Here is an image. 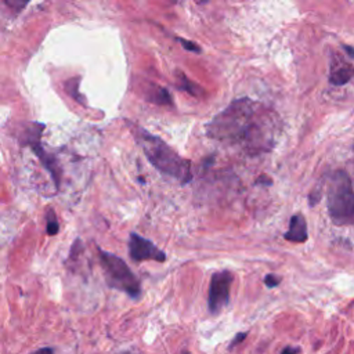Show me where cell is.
I'll list each match as a JSON object with an SVG mask.
<instances>
[{
  "mask_svg": "<svg viewBox=\"0 0 354 354\" xmlns=\"http://www.w3.org/2000/svg\"><path fill=\"white\" fill-rule=\"evenodd\" d=\"M279 131L277 113L264 104L238 98L217 113L206 126V136L235 147L250 156L270 152Z\"/></svg>",
  "mask_w": 354,
  "mask_h": 354,
  "instance_id": "cell-1",
  "label": "cell"
},
{
  "mask_svg": "<svg viewBox=\"0 0 354 354\" xmlns=\"http://www.w3.org/2000/svg\"><path fill=\"white\" fill-rule=\"evenodd\" d=\"M131 136L136 142L142 149L148 162L159 170L162 174L173 177L180 181V184H187L192 180L191 162L181 158L169 144L162 138L151 134L148 130L142 129L136 123H129Z\"/></svg>",
  "mask_w": 354,
  "mask_h": 354,
  "instance_id": "cell-2",
  "label": "cell"
},
{
  "mask_svg": "<svg viewBox=\"0 0 354 354\" xmlns=\"http://www.w3.org/2000/svg\"><path fill=\"white\" fill-rule=\"evenodd\" d=\"M326 206L329 217L336 225L354 224V189L346 171L336 170L329 174Z\"/></svg>",
  "mask_w": 354,
  "mask_h": 354,
  "instance_id": "cell-3",
  "label": "cell"
},
{
  "mask_svg": "<svg viewBox=\"0 0 354 354\" xmlns=\"http://www.w3.org/2000/svg\"><path fill=\"white\" fill-rule=\"evenodd\" d=\"M97 250H98V259L104 271L106 285L112 289L124 292L133 299L140 297L141 296L140 279L130 270L126 261L119 256L111 252H106L104 249L98 248Z\"/></svg>",
  "mask_w": 354,
  "mask_h": 354,
  "instance_id": "cell-4",
  "label": "cell"
},
{
  "mask_svg": "<svg viewBox=\"0 0 354 354\" xmlns=\"http://www.w3.org/2000/svg\"><path fill=\"white\" fill-rule=\"evenodd\" d=\"M44 124L39 122H33L28 124V127L24 130L21 136V145L29 147L37 156V159L41 162L43 167L50 173L54 187L58 189L61 184V176L62 169L54 155H50L46 152V149L41 147V131L44 130Z\"/></svg>",
  "mask_w": 354,
  "mask_h": 354,
  "instance_id": "cell-5",
  "label": "cell"
},
{
  "mask_svg": "<svg viewBox=\"0 0 354 354\" xmlns=\"http://www.w3.org/2000/svg\"><path fill=\"white\" fill-rule=\"evenodd\" d=\"M234 275L228 270L214 272L209 285L207 308L212 314L220 313L230 303V289Z\"/></svg>",
  "mask_w": 354,
  "mask_h": 354,
  "instance_id": "cell-6",
  "label": "cell"
},
{
  "mask_svg": "<svg viewBox=\"0 0 354 354\" xmlns=\"http://www.w3.org/2000/svg\"><path fill=\"white\" fill-rule=\"evenodd\" d=\"M129 256L134 261H144V260H155L159 263L166 261V253L159 249L153 242L149 239L138 235L137 232H130L129 236Z\"/></svg>",
  "mask_w": 354,
  "mask_h": 354,
  "instance_id": "cell-7",
  "label": "cell"
},
{
  "mask_svg": "<svg viewBox=\"0 0 354 354\" xmlns=\"http://www.w3.org/2000/svg\"><path fill=\"white\" fill-rule=\"evenodd\" d=\"M283 238L289 242H297V243H303L307 241V238H308L307 223H306V218L300 213L293 214L290 217L289 228L283 234Z\"/></svg>",
  "mask_w": 354,
  "mask_h": 354,
  "instance_id": "cell-8",
  "label": "cell"
},
{
  "mask_svg": "<svg viewBox=\"0 0 354 354\" xmlns=\"http://www.w3.org/2000/svg\"><path fill=\"white\" fill-rule=\"evenodd\" d=\"M147 101L158 104V105H171V95L169 93V90H166L165 87L158 86L156 83H149L147 87Z\"/></svg>",
  "mask_w": 354,
  "mask_h": 354,
  "instance_id": "cell-9",
  "label": "cell"
},
{
  "mask_svg": "<svg viewBox=\"0 0 354 354\" xmlns=\"http://www.w3.org/2000/svg\"><path fill=\"white\" fill-rule=\"evenodd\" d=\"M353 75H354V68L351 65H343V64L339 66L332 65L330 73H329V82L335 86H343L347 82H350Z\"/></svg>",
  "mask_w": 354,
  "mask_h": 354,
  "instance_id": "cell-10",
  "label": "cell"
},
{
  "mask_svg": "<svg viewBox=\"0 0 354 354\" xmlns=\"http://www.w3.org/2000/svg\"><path fill=\"white\" fill-rule=\"evenodd\" d=\"M79 82H80V79H79V77H72V79L66 80V82L64 83V86H65V91H66V93H68L73 100H76V101H79L80 104L86 105L84 95H82V94L79 93Z\"/></svg>",
  "mask_w": 354,
  "mask_h": 354,
  "instance_id": "cell-11",
  "label": "cell"
},
{
  "mask_svg": "<svg viewBox=\"0 0 354 354\" xmlns=\"http://www.w3.org/2000/svg\"><path fill=\"white\" fill-rule=\"evenodd\" d=\"M178 75H180V90H185V91H188L191 95H194V97H198L199 94H201V87L198 86V84H195V83H192L181 71H178L177 72Z\"/></svg>",
  "mask_w": 354,
  "mask_h": 354,
  "instance_id": "cell-12",
  "label": "cell"
},
{
  "mask_svg": "<svg viewBox=\"0 0 354 354\" xmlns=\"http://www.w3.org/2000/svg\"><path fill=\"white\" fill-rule=\"evenodd\" d=\"M46 231L50 236L53 235H57L58 231H59V224H58V220H57V216H55V212L53 209H48L47 213H46Z\"/></svg>",
  "mask_w": 354,
  "mask_h": 354,
  "instance_id": "cell-13",
  "label": "cell"
},
{
  "mask_svg": "<svg viewBox=\"0 0 354 354\" xmlns=\"http://www.w3.org/2000/svg\"><path fill=\"white\" fill-rule=\"evenodd\" d=\"M177 40L181 43V46L185 48V50H188L189 53H195V54H199L201 51H202V48L196 44V43H194V41H191V40H187V39H183V37H177Z\"/></svg>",
  "mask_w": 354,
  "mask_h": 354,
  "instance_id": "cell-14",
  "label": "cell"
},
{
  "mask_svg": "<svg viewBox=\"0 0 354 354\" xmlns=\"http://www.w3.org/2000/svg\"><path fill=\"white\" fill-rule=\"evenodd\" d=\"M279 282H281V278L278 275H275V274H267L264 277V283L268 288H275L277 285H279Z\"/></svg>",
  "mask_w": 354,
  "mask_h": 354,
  "instance_id": "cell-15",
  "label": "cell"
},
{
  "mask_svg": "<svg viewBox=\"0 0 354 354\" xmlns=\"http://www.w3.org/2000/svg\"><path fill=\"white\" fill-rule=\"evenodd\" d=\"M4 4H7L10 8L11 7H17L18 11H22V8L26 6V3H22V1H17V0H4Z\"/></svg>",
  "mask_w": 354,
  "mask_h": 354,
  "instance_id": "cell-16",
  "label": "cell"
},
{
  "mask_svg": "<svg viewBox=\"0 0 354 354\" xmlns=\"http://www.w3.org/2000/svg\"><path fill=\"white\" fill-rule=\"evenodd\" d=\"M246 335H248L246 332H241V333H238V335L235 336V339L231 342V344H230V348H231V347H234V346H236L238 343H241V342H242V340L246 337Z\"/></svg>",
  "mask_w": 354,
  "mask_h": 354,
  "instance_id": "cell-17",
  "label": "cell"
},
{
  "mask_svg": "<svg viewBox=\"0 0 354 354\" xmlns=\"http://www.w3.org/2000/svg\"><path fill=\"white\" fill-rule=\"evenodd\" d=\"M30 354H54V350L51 347H41V348H37L36 351H33Z\"/></svg>",
  "mask_w": 354,
  "mask_h": 354,
  "instance_id": "cell-18",
  "label": "cell"
},
{
  "mask_svg": "<svg viewBox=\"0 0 354 354\" xmlns=\"http://www.w3.org/2000/svg\"><path fill=\"white\" fill-rule=\"evenodd\" d=\"M256 184H267V185H271L272 181H271V178H268V176H260V177L256 180Z\"/></svg>",
  "mask_w": 354,
  "mask_h": 354,
  "instance_id": "cell-19",
  "label": "cell"
},
{
  "mask_svg": "<svg viewBox=\"0 0 354 354\" xmlns=\"http://www.w3.org/2000/svg\"><path fill=\"white\" fill-rule=\"evenodd\" d=\"M299 351V347H285L281 354H297Z\"/></svg>",
  "mask_w": 354,
  "mask_h": 354,
  "instance_id": "cell-20",
  "label": "cell"
},
{
  "mask_svg": "<svg viewBox=\"0 0 354 354\" xmlns=\"http://www.w3.org/2000/svg\"><path fill=\"white\" fill-rule=\"evenodd\" d=\"M343 48H344V51H346L347 54H350V57L354 58V48H353V47H350V46H343Z\"/></svg>",
  "mask_w": 354,
  "mask_h": 354,
  "instance_id": "cell-21",
  "label": "cell"
}]
</instances>
